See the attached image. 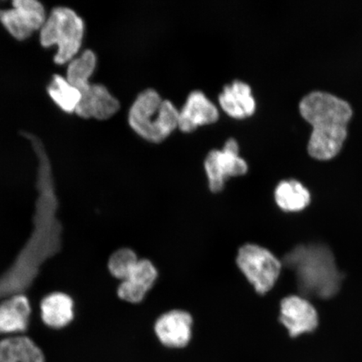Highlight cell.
Masks as SVG:
<instances>
[{
  "label": "cell",
  "instance_id": "6da1fadb",
  "mask_svg": "<svg viewBox=\"0 0 362 362\" xmlns=\"http://www.w3.org/2000/svg\"><path fill=\"white\" fill-rule=\"evenodd\" d=\"M300 111L313 128L308 144L310 156L319 160L337 156L347 137L350 104L328 93L313 92L302 99Z\"/></svg>",
  "mask_w": 362,
  "mask_h": 362
},
{
  "label": "cell",
  "instance_id": "7a4b0ae2",
  "mask_svg": "<svg viewBox=\"0 0 362 362\" xmlns=\"http://www.w3.org/2000/svg\"><path fill=\"white\" fill-rule=\"evenodd\" d=\"M284 264L294 272L298 287L306 296L329 298L341 288L342 275L333 253L322 244L294 247L284 257Z\"/></svg>",
  "mask_w": 362,
  "mask_h": 362
},
{
  "label": "cell",
  "instance_id": "3957f363",
  "mask_svg": "<svg viewBox=\"0 0 362 362\" xmlns=\"http://www.w3.org/2000/svg\"><path fill=\"white\" fill-rule=\"evenodd\" d=\"M179 110L156 90L139 94L129 112V124L146 141L158 144L178 129Z\"/></svg>",
  "mask_w": 362,
  "mask_h": 362
},
{
  "label": "cell",
  "instance_id": "277c9868",
  "mask_svg": "<svg viewBox=\"0 0 362 362\" xmlns=\"http://www.w3.org/2000/svg\"><path fill=\"white\" fill-rule=\"evenodd\" d=\"M85 25L83 19L68 7L53 8L40 29V40L44 47L57 45L54 62L59 65L70 62L83 44Z\"/></svg>",
  "mask_w": 362,
  "mask_h": 362
},
{
  "label": "cell",
  "instance_id": "5b68a950",
  "mask_svg": "<svg viewBox=\"0 0 362 362\" xmlns=\"http://www.w3.org/2000/svg\"><path fill=\"white\" fill-rule=\"evenodd\" d=\"M236 265L260 296L274 287L282 269V262L273 252L255 243H245L238 248Z\"/></svg>",
  "mask_w": 362,
  "mask_h": 362
},
{
  "label": "cell",
  "instance_id": "8992f818",
  "mask_svg": "<svg viewBox=\"0 0 362 362\" xmlns=\"http://www.w3.org/2000/svg\"><path fill=\"white\" fill-rule=\"evenodd\" d=\"M208 180V188L216 194L223 191L226 180L247 174L248 165L239 156L237 140L230 139L226 142L223 151H212L204 163Z\"/></svg>",
  "mask_w": 362,
  "mask_h": 362
},
{
  "label": "cell",
  "instance_id": "52a82bcc",
  "mask_svg": "<svg viewBox=\"0 0 362 362\" xmlns=\"http://www.w3.org/2000/svg\"><path fill=\"white\" fill-rule=\"evenodd\" d=\"M13 8L0 10V23L13 38L24 40L42 29L47 21L45 8L36 0H15Z\"/></svg>",
  "mask_w": 362,
  "mask_h": 362
},
{
  "label": "cell",
  "instance_id": "ba28073f",
  "mask_svg": "<svg viewBox=\"0 0 362 362\" xmlns=\"http://www.w3.org/2000/svg\"><path fill=\"white\" fill-rule=\"evenodd\" d=\"M193 327V316L189 311L173 309L158 317L153 325V332L163 346L171 349H181L191 342Z\"/></svg>",
  "mask_w": 362,
  "mask_h": 362
},
{
  "label": "cell",
  "instance_id": "9c48e42d",
  "mask_svg": "<svg viewBox=\"0 0 362 362\" xmlns=\"http://www.w3.org/2000/svg\"><path fill=\"white\" fill-rule=\"evenodd\" d=\"M279 320L293 338L313 332L319 324L315 307L306 298L297 296H288L281 301Z\"/></svg>",
  "mask_w": 362,
  "mask_h": 362
},
{
  "label": "cell",
  "instance_id": "30bf717a",
  "mask_svg": "<svg viewBox=\"0 0 362 362\" xmlns=\"http://www.w3.org/2000/svg\"><path fill=\"white\" fill-rule=\"evenodd\" d=\"M158 278V271L156 264L148 259H140L128 277L117 286V296L119 300L129 304H140L155 287Z\"/></svg>",
  "mask_w": 362,
  "mask_h": 362
},
{
  "label": "cell",
  "instance_id": "8fae6325",
  "mask_svg": "<svg viewBox=\"0 0 362 362\" xmlns=\"http://www.w3.org/2000/svg\"><path fill=\"white\" fill-rule=\"evenodd\" d=\"M75 113L83 119L106 120L119 110V100L102 84L90 83L83 90Z\"/></svg>",
  "mask_w": 362,
  "mask_h": 362
},
{
  "label": "cell",
  "instance_id": "7c38bea8",
  "mask_svg": "<svg viewBox=\"0 0 362 362\" xmlns=\"http://www.w3.org/2000/svg\"><path fill=\"white\" fill-rule=\"evenodd\" d=\"M218 119L219 111L215 104L202 90H194L179 111L178 129L192 133L198 127L215 124Z\"/></svg>",
  "mask_w": 362,
  "mask_h": 362
},
{
  "label": "cell",
  "instance_id": "4fadbf2b",
  "mask_svg": "<svg viewBox=\"0 0 362 362\" xmlns=\"http://www.w3.org/2000/svg\"><path fill=\"white\" fill-rule=\"evenodd\" d=\"M218 100L221 110L233 119H247L256 110V102L250 86L242 81H235L226 86Z\"/></svg>",
  "mask_w": 362,
  "mask_h": 362
},
{
  "label": "cell",
  "instance_id": "5bb4252c",
  "mask_svg": "<svg viewBox=\"0 0 362 362\" xmlns=\"http://www.w3.org/2000/svg\"><path fill=\"white\" fill-rule=\"evenodd\" d=\"M31 307L22 294L0 303V334L23 332L28 327Z\"/></svg>",
  "mask_w": 362,
  "mask_h": 362
},
{
  "label": "cell",
  "instance_id": "9a60e30c",
  "mask_svg": "<svg viewBox=\"0 0 362 362\" xmlns=\"http://www.w3.org/2000/svg\"><path fill=\"white\" fill-rule=\"evenodd\" d=\"M42 318L49 327H66L74 318V303L63 293H53L44 298L40 304Z\"/></svg>",
  "mask_w": 362,
  "mask_h": 362
},
{
  "label": "cell",
  "instance_id": "2e32d148",
  "mask_svg": "<svg viewBox=\"0 0 362 362\" xmlns=\"http://www.w3.org/2000/svg\"><path fill=\"white\" fill-rule=\"evenodd\" d=\"M0 362H45L40 348L27 337H15L0 341Z\"/></svg>",
  "mask_w": 362,
  "mask_h": 362
},
{
  "label": "cell",
  "instance_id": "e0dca14e",
  "mask_svg": "<svg viewBox=\"0 0 362 362\" xmlns=\"http://www.w3.org/2000/svg\"><path fill=\"white\" fill-rule=\"evenodd\" d=\"M274 198L276 204L282 211L298 212L309 206L310 193L298 180H283L275 189Z\"/></svg>",
  "mask_w": 362,
  "mask_h": 362
},
{
  "label": "cell",
  "instance_id": "ac0fdd59",
  "mask_svg": "<svg viewBox=\"0 0 362 362\" xmlns=\"http://www.w3.org/2000/svg\"><path fill=\"white\" fill-rule=\"evenodd\" d=\"M96 66V54L90 49H86L79 57L72 59L70 62L66 71V80L81 93L90 84L89 81Z\"/></svg>",
  "mask_w": 362,
  "mask_h": 362
},
{
  "label": "cell",
  "instance_id": "d6986e66",
  "mask_svg": "<svg viewBox=\"0 0 362 362\" xmlns=\"http://www.w3.org/2000/svg\"><path fill=\"white\" fill-rule=\"evenodd\" d=\"M49 96L53 102L66 113L75 112L81 100V93L66 78L54 75L47 87Z\"/></svg>",
  "mask_w": 362,
  "mask_h": 362
},
{
  "label": "cell",
  "instance_id": "ffe728a7",
  "mask_svg": "<svg viewBox=\"0 0 362 362\" xmlns=\"http://www.w3.org/2000/svg\"><path fill=\"white\" fill-rule=\"evenodd\" d=\"M139 257L130 247L117 249L108 259L107 269L113 278L123 281L137 265Z\"/></svg>",
  "mask_w": 362,
  "mask_h": 362
}]
</instances>
